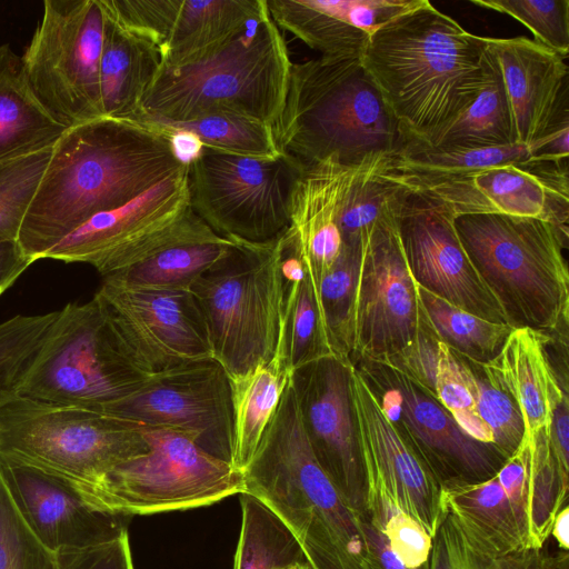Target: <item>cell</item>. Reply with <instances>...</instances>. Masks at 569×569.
Listing matches in <instances>:
<instances>
[{"label": "cell", "instance_id": "9", "mask_svg": "<svg viewBox=\"0 0 569 569\" xmlns=\"http://www.w3.org/2000/svg\"><path fill=\"white\" fill-rule=\"evenodd\" d=\"M141 425L13 395L0 403V456L74 489L146 453Z\"/></svg>", "mask_w": 569, "mask_h": 569}, {"label": "cell", "instance_id": "21", "mask_svg": "<svg viewBox=\"0 0 569 569\" xmlns=\"http://www.w3.org/2000/svg\"><path fill=\"white\" fill-rule=\"evenodd\" d=\"M351 391L368 483L379 486L433 538L447 516L442 486L398 432L355 365Z\"/></svg>", "mask_w": 569, "mask_h": 569}, {"label": "cell", "instance_id": "52", "mask_svg": "<svg viewBox=\"0 0 569 569\" xmlns=\"http://www.w3.org/2000/svg\"><path fill=\"white\" fill-rule=\"evenodd\" d=\"M362 530L367 545V558L370 569H429V563L420 568L406 566L389 548L383 533L367 516H362Z\"/></svg>", "mask_w": 569, "mask_h": 569}, {"label": "cell", "instance_id": "26", "mask_svg": "<svg viewBox=\"0 0 569 569\" xmlns=\"http://www.w3.org/2000/svg\"><path fill=\"white\" fill-rule=\"evenodd\" d=\"M378 362L400 370L422 387L468 435L479 441L493 443L491 431L476 409L467 358L436 338L426 313L415 341Z\"/></svg>", "mask_w": 569, "mask_h": 569}, {"label": "cell", "instance_id": "28", "mask_svg": "<svg viewBox=\"0 0 569 569\" xmlns=\"http://www.w3.org/2000/svg\"><path fill=\"white\" fill-rule=\"evenodd\" d=\"M102 11L99 68L102 116L132 120L161 66L160 51L154 43L122 28Z\"/></svg>", "mask_w": 569, "mask_h": 569}, {"label": "cell", "instance_id": "23", "mask_svg": "<svg viewBox=\"0 0 569 569\" xmlns=\"http://www.w3.org/2000/svg\"><path fill=\"white\" fill-rule=\"evenodd\" d=\"M487 49L505 87L513 143L530 144L568 118L566 59L525 37H487Z\"/></svg>", "mask_w": 569, "mask_h": 569}, {"label": "cell", "instance_id": "35", "mask_svg": "<svg viewBox=\"0 0 569 569\" xmlns=\"http://www.w3.org/2000/svg\"><path fill=\"white\" fill-rule=\"evenodd\" d=\"M237 241L186 243L102 277L110 283L138 290H189L194 280L224 258Z\"/></svg>", "mask_w": 569, "mask_h": 569}, {"label": "cell", "instance_id": "13", "mask_svg": "<svg viewBox=\"0 0 569 569\" xmlns=\"http://www.w3.org/2000/svg\"><path fill=\"white\" fill-rule=\"evenodd\" d=\"M103 11L99 0H46L21 57L42 107L66 128L101 118L99 68Z\"/></svg>", "mask_w": 569, "mask_h": 569}, {"label": "cell", "instance_id": "48", "mask_svg": "<svg viewBox=\"0 0 569 569\" xmlns=\"http://www.w3.org/2000/svg\"><path fill=\"white\" fill-rule=\"evenodd\" d=\"M531 437L525 436L516 451L507 458L496 477L516 517L529 548V482Z\"/></svg>", "mask_w": 569, "mask_h": 569}, {"label": "cell", "instance_id": "37", "mask_svg": "<svg viewBox=\"0 0 569 569\" xmlns=\"http://www.w3.org/2000/svg\"><path fill=\"white\" fill-rule=\"evenodd\" d=\"M132 120L163 132L190 133L199 140L202 148L222 153L260 159L280 156L272 126L247 117L216 113L172 121L138 114Z\"/></svg>", "mask_w": 569, "mask_h": 569}, {"label": "cell", "instance_id": "58", "mask_svg": "<svg viewBox=\"0 0 569 569\" xmlns=\"http://www.w3.org/2000/svg\"><path fill=\"white\" fill-rule=\"evenodd\" d=\"M301 569H310V568H309V566H305V567H302Z\"/></svg>", "mask_w": 569, "mask_h": 569}, {"label": "cell", "instance_id": "30", "mask_svg": "<svg viewBox=\"0 0 569 569\" xmlns=\"http://www.w3.org/2000/svg\"><path fill=\"white\" fill-rule=\"evenodd\" d=\"M443 503L473 553L497 558L528 549L496 476L482 482L445 489Z\"/></svg>", "mask_w": 569, "mask_h": 569}, {"label": "cell", "instance_id": "57", "mask_svg": "<svg viewBox=\"0 0 569 569\" xmlns=\"http://www.w3.org/2000/svg\"><path fill=\"white\" fill-rule=\"evenodd\" d=\"M562 569H569V562L566 563Z\"/></svg>", "mask_w": 569, "mask_h": 569}, {"label": "cell", "instance_id": "56", "mask_svg": "<svg viewBox=\"0 0 569 569\" xmlns=\"http://www.w3.org/2000/svg\"><path fill=\"white\" fill-rule=\"evenodd\" d=\"M306 566H308V565H306ZM302 567H305V566H292V567H288L284 569H301Z\"/></svg>", "mask_w": 569, "mask_h": 569}, {"label": "cell", "instance_id": "33", "mask_svg": "<svg viewBox=\"0 0 569 569\" xmlns=\"http://www.w3.org/2000/svg\"><path fill=\"white\" fill-rule=\"evenodd\" d=\"M290 378L282 349L267 365L230 379L232 447L230 463L243 471L273 418Z\"/></svg>", "mask_w": 569, "mask_h": 569}, {"label": "cell", "instance_id": "55", "mask_svg": "<svg viewBox=\"0 0 569 569\" xmlns=\"http://www.w3.org/2000/svg\"><path fill=\"white\" fill-rule=\"evenodd\" d=\"M550 535L556 539L560 550H569V507L563 506L557 513Z\"/></svg>", "mask_w": 569, "mask_h": 569}, {"label": "cell", "instance_id": "31", "mask_svg": "<svg viewBox=\"0 0 569 569\" xmlns=\"http://www.w3.org/2000/svg\"><path fill=\"white\" fill-rule=\"evenodd\" d=\"M67 129L34 96L21 57L0 44V162L51 148Z\"/></svg>", "mask_w": 569, "mask_h": 569}, {"label": "cell", "instance_id": "18", "mask_svg": "<svg viewBox=\"0 0 569 569\" xmlns=\"http://www.w3.org/2000/svg\"><path fill=\"white\" fill-rule=\"evenodd\" d=\"M396 226L407 264L419 287L477 317L508 325L465 250L455 217L446 207L407 189Z\"/></svg>", "mask_w": 569, "mask_h": 569}, {"label": "cell", "instance_id": "50", "mask_svg": "<svg viewBox=\"0 0 569 569\" xmlns=\"http://www.w3.org/2000/svg\"><path fill=\"white\" fill-rule=\"evenodd\" d=\"M462 555L466 569H562L569 562L568 551L549 555L542 549H523L497 558H486L470 551L463 540Z\"/></svg>", "mask_w": 569, "mask_h": 569}, {"label": "cell", "instance_id": "1", "mask_svg": "<svg viewBox=\"0 0 569 569\" xmlns=\"http://www.w3.org/2000/svg\"><path fill=\"white\" fill-rule=\"evenodd\" d=\"M184 164L166 132L140 121L101 117L70 127L52 147L18 243L36 262L96 214L124 206Z\"/></svg>", "mask_w": 569, "mask_h": 569}, {"label": "cell", "instance_id": "54", "mask_svg": "<svg viewBox=\"0 0 569 569\" xmlns=\"http://www.w3.org/2000/svg\"><path fill=\"white\" fill-rule=\"evenodd\" d=\"M18 242L0 243V296L33 263Z\"/></svg>", "mask_w": 569, "mask_h": 569}, {"label": "cell", "instance_id": "39", "mask_svg": "<svg viewBox=\"0 0 569 569\" xmlns=\"http://www.w3.org/2000/svg\"><path fill=\"white\" fill-rule=\"evenodd\" d=\"M569 472L565 471L549 441L547 428L531 437L529 482V548L542 549L559 510L567 505Z\"/></svg>", "mask_w": 569, "mask_h": 569}, {"label": "cell", "instance_id": "22", "mask_svg": "<svg viewBox=\"0 0 569 569\" xmlns=\"http://www.w3.org/2000/svg\"><path fill=\"white\" fill-rule=\"evenodd\" d=\"M0 472L26 519L52 552L106 542L128 531L131 517L93 510L53 476L1 456Z\"/></svg>", "mask_w": 569, "mask_h": 569}, {"label": "cell", "instance_id": "7", "mask_svg": "<svg viewBox=\"0 0 569 569\" xmlns=\"http://www.w3.org/2000/svg\"><path fill=\"white\" fill-rule=\"evenodd\" d=\"M282 234L266 243L237 241L189 289L203 315L213 359L230 379L267 365L283 349Z\"/></svg>", "mask_w": 569, "mask_h": 569}, {"label": "cell", "instance_id": "49", "mask_svg": "<svg viewBox=\"0 0 569 569\" xmlns=\"http://www.w3.org/2000/svg\"><path fill=\"white\" fill-rule=\"evenodd\" d=\"M56 569H134L129 531L116 539L54 552Z\"/></svg>", "mask_w": 569, "mask_h": 569}, {"label": "cell", "instance_id": "36", "mask_svg": "<svg viewBox=\"0 0 569 569\" xmlns=\"http://www.w3.org/2000/svg\"><path fill=\"white\" fill-rule=\"evenodd\" d=\"M241 527L233 569H284L308 565L284 522L257 497L241 492Z\"/></svg>", "mask_w": 569, "mask_h": 569}, {"label": "cell", "instance_id": "29", "mask_svg": "<svg viewBox=\"0 0 569 569\" xmlns=\"http://www.w3.org/2000/svg\"><path fill=\"white\" fill-rule=\"evenodd\" d=\"M266 0H180L160 48L161 66L183 67L221 48L262 10Z\"/></svg>", "mask_w": 569, "mask_h": 569}, {"label": "cell", "instance_id": "47", "mask_svg": "<svg viewBox=\"0 0 569 569\" xmlns=\"http://www.w3.org/2000/svg\"><path fill=\"white\" fill-rule=\"evenodd\" d=\"M483 7L508 14L535 37V42L563 59L569 53V0H471Z\"/></svg>", "mask_w": 569, "mask_h": 569}, {"label": "cell", "instance_id": "38", "mask_svg": "<svg viewBox=\"0 0 569 569\" xmlns=\"http://www.w3.org/2000/svg\"><path fill=\"white\" fill-rule=\"evenodd\" d=\"M428 323L437 339L479 363L493 360L515 329L469 313L418 286Z\"/></svg>", "mask_w": 569, "mask_h": 569}, {"label": "cell", "instance_id": "17", "mask_svg": "<svg viewBox=\"0 0 569 569\" xmlns=\"http://www.w3.org/2000/svg\"><path fill=\"white\" fill-rule=\"evenodd\" d=\"M353 363L330 355L290 373L311 450L347 503L368 517V480L351 391Z\"/></svg>", "mask_w": 569, "mask_h": 569}, {"label": "cell", "instance_id": "34", "mask_svg": "<svg viewBox=\"0 0 569 569\" xmlns=\"http://www.w3.org/2000/svg\"><path fill=\"white\" fill-rule=\"evenodd\" d=\"M508 144H513L509 103L498 66L486 48L482 83L477 96L427 146L473 148Z\"/></svg>", "mask_w": 569, "mask_h": 569}, {"label": "cell", "instance_id": "20", "mask_svg": "<svg viewBox=\"0 0 569 569\" xmlns=\"http://www.w3.org/2000/svg\"><path fill=\"white\" fill-rule=\"evenodd\" d=\"M568 164L509 163L409 190L446 207L453 217L506 214L538 218L568 233Z\"/></svg>", "mask_w": 569, "mask_h": 569}, {"label": "cell", "instance_id": "14", "mask_svg": "<svg viewBox=\"0 0 569 569\" xmlns=\"http://www.w3.org/2000/svg\"><path fill=\"white\" fill-rule=\"evenodd\" d=\"M352 363L443 490L497 475L508 457L496 445L468 435L442 405L407 375L385 362Z\"/></svg>", "mask_w": 569, "mask_h": 569}, {"label": "cell", "instance_id": "5", "mask_svg": "<svg viewBox=\"0 0 569 569\" xmlns=\"http://www.w3.org/2000/svg\"><path fill=\"white\" fill-rule=\"evenodd\" d=\"M291 66L266 0L260 13L210 56L183 67L160 66L138 114L183 121L230 113L273 126L284 106Z\"/></svg>", "mask_w": 569, "mask_h": 569}, {"label": "cell", "instance_id": "24", "mask_svg": "<svg viewBox=\"0 0 569 569\" xmlns=\"http://www.w3.org/2000/svg\"><path fill=\"white\" fill-rule=\"evenodd\" d=\"M371 156L356 163H342L333 158L303 163L295 182L286 234L305 263L317 292L342 250L339 219L347 194Z\"/></svg>", "mask_w": 569, "mask_h": 569}, {"label": "cell", "instance_id": "6", "mask_svg": "<svg viewBox=\"0 0 569 569\" xmlns=\"http://www.w3.org/2000/svg\"><path fill=\"white\" fill-rule=\"evenodd\" d=\"M460 241L512 328L551 333L569 322L568 233L506 214L455 218Z\"/></svg>", "mask_w": 569, "mask_h": 569}, {"label": "cell", "instance_id": "51", "mask_svg": "<svg viewBox=\"0 0 569 569\" xmlns=\"http://www.w3.org/2000/svg\"><path fill=\"white\" fill-rule=\"evenodd\" d=\"M429 569H466L462 539L448 513L432 538Z\"/></svg>", "mask_w": 569, "mask_h": 569}, {"label": "cell", "instance_id": "43", "mask_svg": "<svg viewBox=\"0 0 569 569\" xmlns=\"http://www.w3.org/2000/svg\"><path fill=\"white\" fill-rule=\"evenodd\" d=\"M51 152L52 147L0 162V243L18 242L21 224Z\"/></svg>", "mask_w": 569, "mask_h": 569}, {"label": "cell", "instance_id": "46", "mask_svg": "<svg viewBox=\"0 0 569 569\" xmlns=\"http://www.w3.org/2000/svg\"><path fill=\"white\" fill-rule=\"evenodd\" d=\"M478 416L491 431L493 443L510 457L520 445L525 426L509 395L488 376L482 363L467 358Z\"/></svg>", "mask_w": 569, "mask_h": 569}, {"label": "cell", "instance_id": "19", "mask_svg": "<svg viewBox=\"0 0 569 569\" xmlns=\"http://www.w3.org/2000/svg\"><path fill=\"white\" fill-rule=\"evenodd\" d=\"M94 296L148 375L213 359L203 315L190 290H138L102 280Z\"/></svg>", "mask_w": 569, "mask_h": 569}, {"label": "cell", "instance_id": "12", "mask_svg": "<svg viewBox=\"0 0 569 569\" xmlns=\"http://www.w3.org/2000/svg\"><path fill=\"white\" fill-rule=\"evenodd\" d=\"M302 164L282 153L260 159L202 148L188 163L190 208L222 238L272 241L289 227L291 193Z\"/></svg>", "mask_w": 569, "mask_h": 569}, {"label": "cell", "instance_id": "3", "mask_svg": "<svg viewBox=\"0 0 569 569\" xmlns=\"http://www.w3.org/2000/svg\"><path fill=\"white\" fill-rule=\"evenodd\" d=\"M244 490L298 540L310 569H370L362 516L318 463L289 378L279 407L244 468Z\"/></svg>", "mask_w": 569, "mask_h": 569}, {"label": "cell", "instance_id": "4", "mask_svg": "<svg viewBox=\"0 0 569 569\" xmlns=\"http://www.w3.org/2000/svg\"><path fill=\"white\" fill-rule=\"evenodd\" d=\"M279 152L302 163H356L408 141L361 58L292 63L283 109L272 126Z\"/></svg>", "mask_w": 569, "mask_h": 569}, {"label": "cell", "instance_id": "41", "mask_svg": "<svg viewBox=\"0 0 569 569\" xmlns=\"http://www.w3.org/2000/svg\"><path fill=\"white\" fill-rule=\"evenodd\" d=\"M360 256L361 243L343 244L318 291L329 346L335 355L348 359L352 349V317Z\"/></svg>", "mask_w": 569, "mask_h": 569}, {"label": "cell", "instance_id": "25", "mask_svg": "<svg viewBox=\"0 0 569 569\" xmlns=\"http://www.w3.org/2000/svg\"><path fill=\"white\" fill-rule=\"evenodd\" d=\"M421 0H267L271 19L321 57L361 58L371 34Z\"/></svg>", "mask_w": 569, "mask_h": 569}, {"label": "cell", "instance_id": "45", "mask_svg": "<svg viewBox=\"0 0 569 569\" xmlns=\"http://www.w3.org/2000/svg\"><path fill=\"white\" fill-rule=\"evenodd\" d=\"M0 569H56L54 552L39 539L1 472Z\"/></svg>", "mask_w": 569, "mask_h": 569}, {"label": "cell", "instance_id": "32", "mask_svg": "<svg viewBox=\"0 0 569 569\" xmlns=\"http://www.w3.org/2000/svg\"><path fill=\"white\" fill-rule=\"evenodd\" d=\"M539 162L533 146L429 147L407 141L392 157L391 171L407 189L466 176L501 164Z\"/></svg>", "mask_w": 569, "mask_h": 569}, {"label": "cell", "instance_id": "10", "mask_svg": "<svg viewBox=\"0 0 569 569\" xmlns=\"http://www.w3.org/2000/svg\"><path fill=\"white\" fill-rule=\"evenodd\" d=\"M141 432L146 453L73 489L87 506L133 517L207 507L243 492V472L203 450L194 436L148 426Z\"/></svg>", "mask_w": 569, "mask_h": 569}, {"label": "cell", "instance_id": "2", "mask_svg": "<svg viewBox=\"0 0 569 569\" xmlns=\"http://www.w3.org/2000/svg\"><path fill=\"white\" fill-rule=\"evenodd\" d=\"M486 48L421 0L371 34L361 61L408 141L428 144L477 96Z\"/></svg>", "mask_w": 569, "mask_h": 569}, {"label": "cell", "instance_id": "42", "mask_svg": "<svg viewBox=\"0 0 569 569\" xmlns=\"http://www.w3.org/2000/svg\"><path fill=\"white\" fill-rule=\"evenodd\" d=\"M57 317L58 310L16 315L0 322V403L16 395Z\"/></svg>", "mask_w": 569, "mask_h": 569}, {"label": "cell", "instance_id": "11", "mask_svg": "<svg viewBox=\"0 0 569 569\" xmlns=\"http://www.w3.org/2000/svg\"><path fill=\"white\" fill-rule=\"evenodd\" d=\"M224 239L190 208L187 163L124 206L96 214L42 259L87 263L106 277L170 247Z\"/></svg>", "mask_w": 569, "mask_h": 569}, {"label": "cell", "instance_id": "8", "mask_svg": "<svg viewBox=\"0 0 569 569\" xmlns=\"http://www.w3.org/2000/svg\"><path fill=\"white\" fill-rule=\"evenodd\" d=\"M16 395L101 412L150 376L138 365L102 302H70L58 310Z\"/></svg>", "mask_w": 569, "mask_h": 569}, {"label": "cell", "instance_id": "40", "mask_svg": "<svg viewBox=\"0 0 569 569\" xmlns=\"http://www.w3.org/2000/svg\"><path fill=\"white\" fill-rule=\"evenodd\" d=\"M284 287L282 346L291 373L303 365L335 353L328 342L318 296L307 268L300 282L284 283Z\"/></svg>", "mask_w": 569, "mask_h": 569}, {"label": "cell", "instance_id": "15", "mask_svg": "<svg viewBox=\"0 0 569 569\" xmlns=\"http://www.w3.org/2000/svg\"><path fill=\"white\" fill-rule=\"evenodd\" d=\"M423 316L395 218L361 240L350 360L379 361L402 351L417 338Z\"/></svg>", "mask_w": 569, "mask_h": 569}, {"label": "cell", "instance_id": "44", "mask_svg": "<svg viewBox=\"0 0 569 569\" xmlns=\"http://www.w3.org/2000/svg\"><path fill=\"white\" fill-rule=\"evenodd\" d=\"M368 518L383 533L391 551L406 566L420 568L429 563L432 537L375 483L368 485Z\"/></svg>", "mask_w": 569, "mask_h": 569}, {"label": "cell", "instance_id": "53", "mask_svg": "<svg viewBox=\"0 0 569 569\" xmlns=\"http://www.w3.org/2000/svg\"><path fill=\"white\" fill-rule=\"evenodd\" d=\"M551 448L561 466L569 472V401L568 393L555 406L547 428Z\"/></svg>", "mask_w": 569, "mask_h": 569}, {"label": "cell", "instance_id": "16", "mask_svg": "<svg viewBox=\"0 0 569 569\" xmlns=\"http://www.w3.org/2000/svg\"><path fill=\"white\" fill-rule=\"evenodd\" d=\"M101 412L141 426L188 432L203 450L230 462V378L214 359L152 373L136 391Z\"/></svg>", "mask_w": 569, "mask_h": 569}, {"label": "cell", "instance_id": "27", "mask_svg": "<svg viewBox=\"0 0 569 569\" xmlns=\"http://www.w3.org/2000/svg\"><path fill=\"white\" fill-rule=\"evenodd\" d=\"M549 336L530 328H516L507 338L499 355L482 363L489 378L518 407L525 436L532 437L548 428L552 410L563 395L550 365L547 343Z\"/></svg>", "mask_w": 569, "mask_h": 569}]
</instances>
